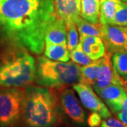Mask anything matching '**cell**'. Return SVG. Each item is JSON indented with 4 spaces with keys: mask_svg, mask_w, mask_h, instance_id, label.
I'll return each mask as SVG.
<instances>
[{
    "mask_svg": "<svg viewBox=\"0 0 127 127\" xmlns=\"http://www.w3.org/2000/svg\"><path fill=\"white\" fill-rule=\"evenodd\" d=\"M60 105L55 95L47 88L28 86L21 114L24 127H56L61 122Z\"/></svg>",
    "mask_w": 127,
    "mask_h": 127,
    "instance_id": "obj_2",
    "label": "cell"
},
{
    "mask_svg": "<svg viewBox=\"0 0 127 127\" xmlns=\"http://www.w3.org/2000/svg\"><path fill=\"white\" fill-rule=\"evenodd\" d=\"M118 119L124 124L127 125V94L125 95L123 101L122 107L121 111L117 114Z\"/></svg>",
    "mask_w": 127,
    "mask_h": 127,
    "instance_id": "obj_25",
    "label": "cell"
},
{
    "mask_svg": "<svg viewBox=\"0 0 127 127\" xmlns=\"http://www.w3.org/2000/svg\"><path fill=\"white\" fill-rule=\"evenodd\" d=\"M54 0H0V31L35 55L45 45V34L55 18Z\"/></svg>",
    "mask_w": 127,
    "mask_h": 127,
    "instance_id": "obj_1",
    "label": "cell"
},
{
    "mask_svg": "<svg viewBox=\"0 0 127 127\" xmlns=\"http://www.w3.org/2000/svg\"><path fill=\"white\" fill-rule=\"evenodd\" d=\"M124 88H125V90H126V92H127V81H124Z\"/></svg>",
    "mask_w": 127,
    "mask_h": 127,
    "instance_id": "obj_26",
    "label": "cell"
},
{
    "mask_svg": "<svg viewBox=\"0 0 127 127\" xmlns=\"http://www.w3.org/2000/svg\"><path fill=\"white\" fill-rule=\"evenodd\" d=\"M36 64L28 53H21L0 64V86L23 88L35 79Z\"/></svg>",
    "mask_w": 127,
    "mask_h": 127,
    "instance_id": "obj_4",
    "label": "cell"
},
{
    "mask_svg": "<svg viewBox=\"0 0 127 127\" xmlns=\"http://www.w3.org/2000/svg\"><path fill=\"white\" fill-rule=\"evenodd\" d=\"M78 28L75 22L67 23V35H66V45L69 51L75 50L79 44Z\"/></svg>",
    "mask_w": 127,
    "mask_h": 127,
    "instance_id": "obj_20",
    "label": "cell"
},
{
    "mask_svg": "<svg viewBox=\"0 0 127 127\" xmlns=\"http://www.w3.org/2000/svg\"><path fill=\"white\" fill-rule=\"evenodd\" d=\"M45 55L47 58L56 62H68L70 58V51L67 45L45 43Z\"/></svg>",
    "mask_w": 127,
    "mask_h": 127,
    "instance_id": "obj_15",
    "label": "cell"
},
{
    "mask_svg": "<svg viewBox=\"0 0 127 127\" xmlns=\"http://www.w3.org/2000/svg\"><path fill=\"white\" fill-rule=\"evenodd\" d=\"M77 26L80 36H95L102 37V25L94 24L86 21L80 16L75 21Z\"/></svg>",
    "mask_w": 127,
    "mask_h": 127,
    "instance_id": "obj_18",
    "label": "cell"
},
{
    "mask_svg": "<svg viewBox=\"0 0 127 127\" xmlns=\"http://www.w3.org/2000/svg\"><path fill=\"white\" fill-rule=\"evenodd\" d=\"M125 80H126V81H127V77L126 78H125Z\"/></svg>",
    "mask_w": 127,
    "mask_h": 127,
    "instance_id": "obj_29",
    "label": "cell"
},
{
    "mask_svg": "<svg viewBox=\"0 0 127 127\" xmlns=\"http://www.w3.org/2000/svg\"><path fill=\"white\" fill-rule=\"evenodd\" d=\"M100 127H127V125L122 122L119 119H117L112 117L104 119L102 122Z\"/></svg>",
    "mask_w": 127,
    "mask_h": 127,
    "instance_id": "obj_23",
    "label": "cell"
},
{
    "mask_svg": "<svg viewBox=\"0 0 127 127\" xmlns=\"http://www.w3.org/2000/svg\"><path fill=\"white\" fill-rule=\"evenodd\" d=\"M112 54L107 52L104 57L101 58L102 64L100 72L96 81L93 85L95 92L111 85L124 86V81L122 78V77L119 75L114 68L112 62Z\"/></svg>",
    "mask_w": 127,
    "mask_h": 127,
    "instance_id": "obj_9",
    "label": "cell"
},
{
    "mask_svg": "<svg viewBox=\"0 0 127 127\" xmlns=\"http://www.w3.org/2000/svg\"><path fill=\"white\" fill-rule=\"evenodd\" d=\"M96 93L103 100L109 109L115 114L121 111L124 98L127 94L124 86L119 85H111L97 91Z\"/></svg>",
    "mask_w": 127,
    "mask_h": 127,
    "instance_id": "obj_10",
    "label": "cell"
},
{
    "mask_svg": "<svg viewBox=\"0 0 127 127\" xmlns=\"http://www.w3.org/2000/svg\"><path fill=\"white\" fill-rule=\"evenodd\" d=\"M35 80L45 88L74 85L81 82V67L73 62H56L42 56L37 61Z\"/></svg>",
    "mask_w": 127,
    "mask_h": 127,
    "instance_id": "obj_3",
    "label": "cell"
},
{
    "mask_svg": "<svg viewBox=\"0 0 127 127\" xmlns=\"http://www.w3.org/2000/svg\"><path fill=\"white\" fill-rule=\"evenodd\" d=\"M102 117L97 112H93L88 118V124L90 127H99L102 124Z\"/></svg>",
    "mask_w": 127,
    "mask_h": 127,
    "instance_id": "obj_24",
    "label": "cell"
},
{
    "mask_svg": "<svg viewBox=\"0 0 127 127\" xmlns=\"http://www.w3.org/2000/svg\"><path fill=\"white\" fill-rule=\"evenodd\" d=\"M67 24L62 18L55 16L47 29L45 43L66 45Z\"/></svg>",
    "mask_w": 127,
    "mask_h": 127,
    "instance_id": "obj_12",
    "label": "cell"
},
{
    "mask_svg": "<svg viewBox=\"0 0 127 127\" xmlns=\"http://www.w3.org/2000/svg\"><path fill=\"white\" fill-rule=\"evenodd\" d=\"M121 1H124V2L127 3V0H121Z\"/></svg>",
    "mask_w": 127,
    "mask_h": 127,
    "instance_id": "obj_28",
    "label": "cell"
},
{
    "mask_svg": "<svg viewBox=\"0 0 127 127\" xmlns=\"http://www.w3.org/2000/svg\"><path fill=\"white\" fill-rule=\"evenodd\" d=\"M70 58L71 59L73 62L78 64H81L83 66L90 64L93 62L84 52L80 44H78V45L75 50L70 52Z\"/></svg>",
    "mask_w": 127,
    "mask_h": 127,
    "instance_id": "obj_22",
    "label": "cell"
},
{
    "mask_svg": "<svg viewBox=\"0 0 127 127\" xmlns=\"http://www.w3.org/2000/svg\"><path fill=\"white\" fill-rule=\"evenodd\" d=\"M79 44L82 49L93 61H97L105 55V46L99 37L80 36Z\"/></svg>",
    "mask_w": 127,
    "mask_h": 127,
    "instance_id": "obj_13",
    "label": "cell"
},
{
    "mask_svg": "<svg viewBox=\"0 0 127 127\" xmlns=\"http://www.w3.org/2000/svg\"><path fill=\"white\" fill-rule=\"evenodd\" d=\"M114 68L124 79L127 77V52H117L112 56Z\"/></svg>",
    "mask_w": 127,
    "mask_h": 127,
    "instance_id": "obj_19",
    "label": "cell"
},
{
    "mask_svg": "<svg viewBox=\"0 0 127 127\" xmlns=\"http://www.w3.org/2000/svg\"><path fill=\"white\" fill-rule=\"evenodd\" d=\"M100 3L97 0H81V16L90 23L100 22Z\"/></svg>",
    "mask_w": 127,
    "mask_h": 127,
    "instance_id": "obj_14",
    "label": "cell"
},
{
    "mask_svg": "<svg viewBox=\"0 0 127 127\" xmlns=\"http://www.w3.org/2000/svg\"><path fill=\"white\" fill-rule=\"evenodd\" d=\"M102 40L107 52H127V27L111 24L102 26Z\"/></svg>",
    "mask_w": 127,
    "mask_h": 127,
    "instance_id": "obj_7",
    "label": "cell"
},
{
    "mask_svg": "<svg viewBox=\"0 0 127 127\" xmlns=\"http://www.w3.org/2000/svg\"><path fill=\"white\" fill-rule=\"evenodd\" d=\"M25 88L0 86V126L18 127L21 114Z\"/></svg>",
    "mask_w": 127,
    "mask_h": 127,
    "instance_id": "obj_5",
    "label": "cell"
},
{
    "mask_svg": "<svg viewBox=\"0 0 127 127\" xmlns=\"http://www.w3.org/2000/svg\"><path fill=\"white\" fill-rule=\"evenodd\" d=\"M119 1L120 0H104L100 4V23L101 25L111 24Z\"/></svg>",
    "mask_w": 127,
    "mask_h": 127,
    "instance_id": "obj_16",
    "label": "cell"
},
{
    "mask_svg": "<svg viewBox=\"0 0 127 127\" xmlns=\"http://www.w3.org/2000/svg\"><path fill=\"white\" fill-rule=\"evenodd\" d=\"M102 59L93 61L90 64L81 67V82L93 86L99 76L101 69Z\"/></svg>",
    "mask_w": 127,
    "mask_h": 127,
    "instance_id": "obj_17",
    "label": "cell"
},
{
    "mask_svg": "<svg viewBox=\"0 0 127 127\" xmlns=\"http://www.w3.org/2000/svg\"><path fill=\"white\" fill-rule=\"evenodd\" d=\"M73 88L78 93L81 103L86 108L92 112L98 113L102 119L111 117L109 108L90 85L80 82L73 85Z\"/></svg>",
    "mask_w": 127,
    "mask_h": 127,
    "instance_id": "obj_6",
    "label": "cell"
},
{
    "mask_svg": "<svg viewBox=\"0 0 127 127\" xmlns=\"http://www.w3.org/2000/svg\"><path fill=\"white\" fill-rule=\"evenodd\" d=\"M97 1H98L99 3H100V4H101L102 2H103V1H104V0H97Z\"/></svg>",
    "mask_w": 127,
    "mask_h": 127,
    "instance_id": "obj_27",
    "label": "cell"
},
{
    "mask_svg": "<svg viewBox=\"0 0 127 127\" xmlns=\"http://www.w3.org/2000/svg\"><path fill=\"white\" fill-rule=\"evenodd\" d=\"M111 25L127 27V3L120 0Z\"/></svg>",
    "mask_w": 127,
    "mask_h": 127,
    "instance_id": "obj_21",
    "label": "cell"
},
{
    "mask_svg": "<svg viewBox=\"0 0 127 127\" xmlns=\"http://www.w3.org/2000/svg\"><path fill=\"white\" fill-rule=\"evenodd\" d=\"M55 14L66 24L81 16V0H54Z\"/></svg>",
    "mask_w": 127,
    "mask_h": 127,
    "instance_id": "obj_11",
    "label": "cell"
},
{
    "mask_svg": "<svg viewBox=\"0 0 127 127\" xmlns=\"http://www.w3.org/2000/svg\"><path fill=\"white\" fill-rule=\"evenodd\" d=\"M59 103L65 114L77 125H83L86 122V113L74 92L69 88H64L59 96Z\"/></svg>",
    "mask_w": 127,
    "mask_h": 127,
    "instance_id": "obj_8",
    "label": "cell"
}]
</instances>
